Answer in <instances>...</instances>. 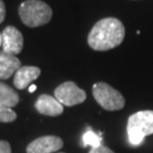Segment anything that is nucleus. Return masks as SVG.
<instances>
[{
    "label": "nucleus",
    "mask_w": 153,
    "mask_h": 153,
    "mask_svg": "<svg viewBox=\"0 0 153 153\" xmlns=\"http://www.w3.org/2000/svg\"><path fill=\"white\" fill-rule=\"evenodd\" d=\"M35 90H36V85H30V86H28V91H30V93H33Z\"/></svg>",
    "instance_id": "17"
},
{
    "label": "nucleus",
    "mask_w": 153,
    "mask_h": 153,
    "mask_svg": "<svg viewBox=\"0 0 153 153\" xmlns=\"http://www.w3.org/2000/svg\"><path fill=\"white\" fill-rule=\"evenodd\" d=\"M55 98L62 105L73 107L76 104L83 103L86 99V93L79 88L74 82H65L60 84L55 90Z\"/></svg>",
    "instance_id": "5"
},
{
    "label": "nucleus",
    "mask_w": 153,
    "mask_h": 153,
    "mask_svg": "<svg viewBox=\"0 0 153 153\" xmlns=\"http://www.w3.org/2000/svg\"><path fill=\"white\" fill-rule=\"evenodd\" d=\"M22 67L21 60L16 56L0 52V79H7Z\"/></svg>",
    "instance_id": "10"
},
{
    "label": "nucleus",
    "mask_w": 153,
    "mask_h": 153,
    "mask_svg": "<svg viewBox=\"0 0 153 153\" xmlns=\"http://www.w3.org/2000/svg\"><path fill=\"white\" fill-rule=\"evenodd\" d=\"M41 74V69L35 66H23L15 73L14 85L18 90H24L31 85Z\"/></svg>",
    "instance_id": "9"
},
{
    "label": "nucleus",
    "mask_w": 153,
    "mask_h": 153,
    "mask_svg": "<svg viewBox=\"0 0 153 153\" xmlns=\"http://www.w3.org/2000/svg\"><path fill=\"white\" fill-rule=\"evenodd\" d=\"M125 38V26L115 17L99 21L88 36L90 48L97 51H107L120 45Z\"/></svg>",
    "instance_id": "1"
},
{
    "label": "nucleus",
    "mask_w": 153,
    "mask_h": 153,
    "mask_svg": "<svg viewBox=\"0 0 153 153\" xmlns=\"http://www.w3.org/2000/svg\"><path fill=\"white\" fill-rule=\"evenodd\" d=\"M19 102V97L15 90L5 83L0 82V104L8 108H13Z\"/></svg>",
    "instance_id": "11"
},
{
    "label": "nucleus",
    "mask_w": 153,
    "mask_h": 153,
    "mask_svg": "<svg viewBox=\"0 0 153 153\" xmlns=\"http://www.w3.org/2000/svg\"><path fill=\"white\" fill-rule=\"evenodd\" d=\"M127 134L129 143L134 146L140 145L145 136L153 134V111L142 110L128 118Z\"/></svg>",
    "instance_id": "3"
},
{
    "label": "nucleus",
    "mask_w": 153,
    "mask_h": 153,
    "mask_svg": "<svg viewBox=\"0 0 153 153\" xmlns=\"http://www.w3.org/2000/svg\"><path fill=\"white\" fill-rule=\"evenodd\" d=\"M88 153H115V152L112 150H110L109 148H107V146L100 145V146H97V148H92Z\"/></svg>",
    "instance_id": "14"
},
{
    "label": "nucleus",
    "mask_w": 153,
    "mask_h": 153,
    "mask_svg": "<svg viewBox=\"0 0 153 153\" xmlns=\"http://www.w3.org/2000/svg\"><path fill=\"white\" fill-rule=\"evenodd\" d=\"M35 108L40 114L50 117H56L64 112L62 104L56 98L48 94H42L39 97L35 102Z\"/></svg>",
    "instance_id": "8"
},
{
    "label": "nucleus",
    "mask_w": 153,
    "mask_h": 153,
    "mask_svg": "<svg viewBox=\"0 0 153 153\" xmlns=\"http://www.w3.org/2000/svg\"><path fill=\"white\" fill-rule=\"evenodd\" d=\"M2 35V50L6 53L16 56L23 50V35L14 26H7L1 33Z\"/></svg>",
    "instance_id": "6"
},
{
    "label": "nucleus",
    "mask_w": 153,
    "mask_h": 153,
    "mask_svg": "<svg viewBox=\"0 0 153 153\" xmlns=\"http://www.w3.org/2000/svg\"><path fill=\"white\" fill-rule=\"evenodd\" d=\"M101 141H102V137H100L98 134H95V133L93 131H91V129H88V131H85L84 135H83V144H84V146L97 148V146L102 145V144H101Z\"/></svg>",
    "instance_id": "12"
},
{
    "label": "nucleus",
    "mask_w": 153,
    "mask_h": 153,
    "mask_svg": "<svg viewBox=\"0 0 153 153\" xmlns=\"http://www.w3.org/2000/svg\"><path fill=\"white\" fill-rule=\"evenodd\" d=\"M92 92L95 101L108 111L120 110L125 107V99L123 94L107 83H95L92 88Z\"/></svg>",
    "instance_id": "4"
},
{
    "label": "nucleus",
    "mask_w": 153,
    "mask_h": 153,
    "mask_svg": "<svg viewBox=\"0 0 153 153\" xmlns=\"http://www.w3.org/2000/svg\"><path fill=\"white\" fill-rule=\"evenodd\" d=\"M22 22L28 27H39L51 21L52 9L41 0H26L18 8Z\"/></svg>",
    "instance_id": "2"
},
{
    "label": "nucleus",
    "mask_w": 153,
    "mask_h": 153,
    "mask_svg": "<svg viewBox=\"0 0 153 153\" xmlns=\"http://www.w3.org/2000/svg\"><path fill=\"white\" fill-rule=\"evenodd\" d=\"M6 17V6L2 0H0V24L4 22Z\"/></svg>",
    "instance_id": "16"
},
{
    "label": "nucleus",
    "mask_w": 153,
    "mask_h": 153,
    "mask_svg": "<svg viewBox=\"0 0 153 153\" xmlns=\"http://www.w3.org/2000/svg\"><path fill=\"white\" fill-rule=\"evenodd\" d=\"M0 45H2V35H1V33H0Z\"/></svg>",
    "instance_id": "18"
},
{
    "label": "nucleus",
    "mask_w": 153,
    "mask_h": 153,
    "mask_svg": "<svg viewBox=\"0 0 153 153\" xmlns=\"http://www.w3.org/2000/svg\"><path fill=\"white\" fill-rule=\"evenodd\" d=\"M16 114L11 108L0 104V123H11L16 119Z\"/></svg>",
    "instance_id": "13"
},
{
    "label": "nucleus",
    "mask_w": 153,
    "mask_h": 153,
    "mask_svg": "<svg viewBox=\"0 0 153 153\" xmlns=\"http://www.w3.org/2000/svg\"><path fill=\"white\" fill-rule=\"evenodd\" d=\"M64 142L60 137L48 135V136L39 137L31 142L26 148L27 153H53L60 150Z\"/></svg>",
    "instance_id": "7"
},
{
    "label": "nucleus",
    "mask_w": 153,
    "mask_h": 153,
    "mask_svg": "<svg viewBox=\"0 0 153 153\" xmlns=\"http://www.w3.org/2000/svg\"><path fill=\"white\" fill-rule=\"evenodd\" d=\"M0 153H11L10 144L6 141H0Z\"/></svg>",
    "instance_id": "15"
}]
</instances>
